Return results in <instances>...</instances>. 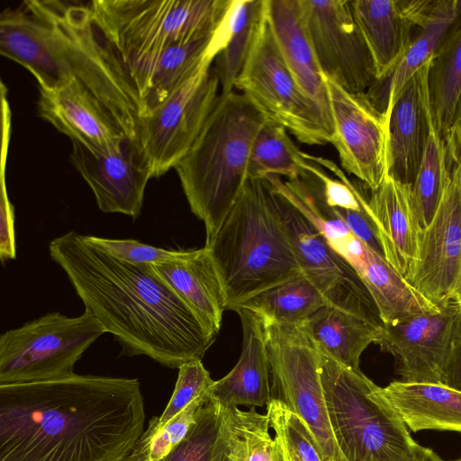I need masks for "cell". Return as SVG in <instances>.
Masks as SVG:
<instances>
[{"label":"cell","instance_id":"cell-1","mask_svg":"<svg viewBox=\"0 0 461 461\" xmlns=\"http://www.w3.org/2000/svg\"><path fill=\"white\" fill-rule=\"evenodd\" d=\"M145 418L136 378L74 373L0 384V461H123Z\"/></svg>","mask_w":461,"mask_h":461},{"label":"cell","instance_id":"cell-2","mask_svg":"<svg viewBox=\"0 0 461 461\" xmlns=\"http://www.w3.org/2000/svg\"><path fill=\"white\" fill-rule=\"evenodd\" d=\"M85 311L111 333L127 357L146 356L179 368L202 360L217 335L152 270L122 261L74 230L49 244Z\"/></svg>","mask_w":461,"mask_h":461},{"label":"cell","instance_id":"cell-3","mask_svg":"<svg viewBox=\"0 0 461 461\" xmlns=\"http://www.w3.org/2000/svg\"><path fill=\"white\" fill-rule=\"evenodd\" d=\"M0 52L29 70L38 88L76 83L130 138L144 106L131 77L96 26L89 3L26 0L0 14Z\"/></svg>","mask_w":461,"mask_h":461},{"label":"cell","instance_id":"cell-4","mask_svg":"<svg viewBox=\"0 0 461 461\" xmlns=\"http://www.w3.org/2000/svg\"><path fill=\"white\" fill-rule=\"evenodd\" d=\"M209 248L220 274L226 310L303 272L283 224L273 185L249 176Z\"/></svg>","mask_w":461,"mask_h":461},{"label":"cell","instance_id":"cell-5","mask_svg":"<svg viewBox=\"0 0 461 461\" xmlns=\"http://www.w3.org/2000/svg\"><path fill=\"white\" fill-rule=\"evenodd\" d=\"M266 121L241 93L220 94L200 134L175 169L209 244L249 177L254 140Z\"/></svg>","mask_w":461,"mask_h":461},{"label":"cell","instance_id":"cell-6","mask_svg":"<svg viewBox=\"0 0 461 461\" xmlns=\"http://www.w3.org/2000/svg\"><path fill=\"white\" fill-rule=\"evenodd\" d=\"M232 0H93L96 26L135 84L149 90L160 56L170 47L214 32Z\"/></svg>","mask_w":461,"mask_h":461},{"label":"cell","instance_id":"cell-7","mask_svg":"<svg viewBox=\"0 0 461 461\" xmlns=\"http://www.w3.org/2000/svg\"><path fill=\"white\" fill-rule=\"evenodd\" d=\"M321 379L331 427L347 461H396L420 444L376 385L321 349Z\"/></svg>","mask_w":461,"mask_h":461},{"label":"cell","instance_id":"cell-8","mask_svg":"<svg viewBox=\"0 0 461 461\" xmlns=\"http://www.w3.org/2000/svg\"><path fill=\"white\" fill-rule=\"evenodd\" d=\"M264 324L271 400L282 402L304 421L318 444L322 461H347L328 412L321 379L320 347L303 321Z\"/></svg>","mask_w":461,"mask_h":461},{"label":"cell","instance_id":"cell-9","mask_svg":"<svg viewBox=\"0 0 461 461\" xmlns=\"http://www.w3.org/2000/svg\"><path fill=\"white\" fill-rule=\"evenodd\" d=\"M106 332L88 312H49L0 337V384L57 379L74 374L84 352Z\"/></svg>","mask_w":461,"mask_h":461},{"label":"cell","instance_id":"cell-10","mask_svg":"<svg viewBox=\"0 0 461 461\" xmlns=\"http://www.w3.org/2000/svg\"><path fill=\"white\" fill-rule=\"evenodd\" d=\"M234 88L262 113L307 145L330 143L333 128L289 69L266 16Z\"/></svg>","mask_w":461,"mask_h":461},{"label":"cell","instance_id":"cell-11","mask_svg":"<svg viewBox=\"0 0 461 461\" xmlns=\"http://www.w3.org/2000/svg\"><path fill=\"white\" fill-rule=\"evenodd\" d=\"M213 61L204 64L163 103L142 115L137 138L152 178L175 168L200 134L220 95Z\"/></svg>","mask_w":461,"mask_h":461},{"label":"cell","instance_id":"cell-12","mask_svg":"<svg viewBox=\"0 0 461 461\" xmlns=\"http://www.w3.org/2000/svg\"><path fill=\"white\" fill-rule=\"evenodd\" d=\"M275 191L283 224L301 268L327 305L384 327L371 294L352 266L296 206Z\"/></svg>","mask_w":461,"mask_h":461},{"label":"cell","instance_id":"cell-13","mask_svg":"<svg viewBox=\"0 0 461 461\" xmlns=\"http://www.w3.org/2000/svg\"><path fill=\"white\" fill-rule=\"evenodd\" d=\"M299 3L322 75L350 94H366L377 81L376 70L349 0Z\"/></svg>","mask_w":461,"mask_h":461},{"label":"cell","instance_id":"cell-14","mask_svg":"<svg viewBox=\"0 0 461 461\" xmlns=\"http://www.w3.org/2000/svg\"><path fill=\"white\" fill-rule=\"evenodd\" d=\"M299 209L356 270L371 294L384 325L439 311L383 257L356 237L341 219L326 215L312 204L302 203Z\"/></svg>","mask_w":461,"mask_h":461},{"label":"cell","instance_id":"cell-15","mask_svg":"<svg viewBox=\"0 0 461 461\" xmlns=\"http://www.w3.org/2000/svg\"><path fill=\"white\" fill-rule=\"evenodd\" d=\"M333 136L342 168L371 191L388 176V119L366 94L354 95L324 77Z\"/></svg>","mask_w":461,"mask_h":461},{"label":"cell","instance_id":"cell-16","mask_svg":"<svg viewBox=\"0 0 461 461\" xmlns=\"http://www.w3.org/2000/svg\"><path fill=\"white\" fill-rule=\"evenodd\" d=\"M460 325L459 310L450 301L438 312L384 325L378 345L394 357L402 381L446 384Z\"/></svg>","mask_w":461,"mask_h":461},{"label":"cell","instance_id":"cell-17","mask_svg":"<svg viewBox=\"0 0 461 461\" xmlns=\"http://www.w3.org/2000/svg\"><path fill=\"white\" fill-rule=\"evenodd\" d=\"M71 143L70 161L93 191L98 208L139 217L152 173L138 138L125 137L118 146L104 151Z\"/></svg>","mask_w":461,"mask_h":461},{"label":"cell","instance_id":"cell-18","mask_svg":"<svg viewBox=\"0 0 461 461\" xmlns=\"http://www.w3.org/2000/svg\"><path fill=\"white\" fill-rule=\"evenodd\" d=\"M461 267V171L451 180L429 225L423 230L420 259L411 284L438 307L451 301Z\"/></svg>","mask_w":461,"mask_h":461},{"label":"cell","instance_id":"cell-19","mask_svg":"<svg viewBox=\"0 0 461 461\" xmlns=\"http://www.w3.org/2000/svg\"><path fill=\"white\" fill-rule=\"evenodd\" d=\"M430 60L405 83L385 113L388 176L409 185L418 175L433 121L428 87Z\"/></svg>","mask_w":461,"mask_h":461},{"label":"cell","instance_id":"cell-20","mask_svg":"<svg viewBox=\"0 0 461 461\" xmlns=\"http://www.w3.org/2000/svg\"><path fill=\"white\" fill-rule=\"evenodd\" d=\"M384 259L410 283L420 259L422 228L411 198V185L387 176L367 199Z\"/></svg>","mask_w":461,"mask_h":461},{"label":"cell","instance_id":"cell-21","mask_svg":"<svg viewBox=\"0 0 461 461\" xmlns=\"http://www.w3.org/2000/svg\"><path fill=\"white\" fill-rule=\"evenodd\" d=\"M37 113L71 141L95 151L115 148L127 137L116 122L76 83L39 88Z\"/></svg>","mask_w":461,"mask_h":461},{"label":"cell","instance_id":"cell-22","mask_svg":"<svg viewBox=\"0 0 461 461\" xmlns=\"http://www.w3.org/2000/svg\"><path fill=\"white\" fill-rule=\"evenodd\" d=\"M237 312L243 336L240 357L229 374L214 381L207 394L225 407H267L271 401V383L265 324L261 317L246 308Z\"/></svg>","mask_w":461,"mask_h":461},{"label":"cell","instance_id":"cell-23","mask_svg":"<svg viewBox=\"0 0 461 461\" xmlns=\"http://www.w3.org/2000/svg\"><path fill=\"white\" fill-rule=\"evenodd\" d=\"M266 16L297 83L332 125L327 86L304 25L299 0H266Z\"/></svg>","mask_w":461,"mask_h":461},{"label":"cell","instance_id":"cell-24","mask_svg":"<svg viewBox=\"0 0 461 461\" xmlns=\"http://www.w3.org/2000/svg\"><path fill=\"white\" fill-rule=\"evenodd\" d=\"M355 21L372 55L377 81L400 63L420 28L401 0H349Z\"/></svg>","mask_w":461,"mask_h":461},{"label":"cell","instance_id":"cell-25","mask_svg":"<svg viewBox=\"0 0 461 461\" xmlns=\"http://www.w3.org/2000/svg\"><path fill=\"white\" fill-rule=\"evenodd\" d=\"M150 267L194 311L204 325L218 335L227 302L210 249L204 246L190 250L182 260Z\"/></svg>","mask_w":461,"mask_h":461},{"label":"cell","instance_id":"cell-26","mask_svg":"<svg viewBox=\"0 0 461 461\" xmlns=\"http://www.w3.org/2000/svg\"><path fill=\"white\" fill-rule=\"evenodd\" d=\"M380 393L410 431L461 433V391L447 384L393 381Z\"/></svg>","mask_w":461,"mask_h":461},{"label":"cell","instance_id":"cell-27","mask_svg":"<svg viewBox=\"0 0 461 461\" xmlns=\"http://www.w3.org/2000/svg\"><path fill=\"white\" fill-rule=\"evenodd\" d=\"M229 14L230 10L214 32L186 43L172 46L160 56L143 99L142 115L163 103L204 64L214 60L228 39Z\"/></svg>","mask_w":461,"mask_h":461},{"label":"cell","instance_id":"cell-28","mask_svg":"<svg viewBox=\"0 0 461 461\" xmlns=\"http://www.w3.org/2000/svg\"><path fill=\"white\" fill-rule=\"evenodd\" d=\"M460 11L461 0H438L400 63L386 78L375 82L366 93L380 111L386 113L405 83L432 59Z\"/></svg>","mask_w":461,"mask_h":461},{"label":"cell","instance_id":"cell-29","mask_svg":"<svg viewBox=\"0 0 461 461\" xmlns=\"http://www.w3.org/2000/svg\"><path fill=\"white\" fill-rule=\"evenodd\" d=\"M303 323L324 353L354 371H361L362 353L371 344H378L383 332V327L327 304Z\"/></svg>","mask_w":461,"mask_h":461},{"label":"cell","instance_id":"cell-30","mask_svg":"<svg viewBox=\"0 0 461 461\" xmlns=\"http://www.w3.org/2000/svg\"><path fill=\"white\" fill-rule=\"evenodd\" d=\"M428 87L434 125L446 141L461 95V11L430 60Z\"/></svg>","mask_w":461,"mask_h":461},{"label":"cell","instance_id":"cell-31","mask_svg":"<svg viewBox=\"0 0 461 461\" xmlns=\"http://www.w3.org/2000/svg\"><path fill=\"white\" fill-rule=\"evenodd\" d=\"M265 10L266 0H232L228 39L212 63L220 83V94L233 91L254 45Z\"/></svg>","mask_w":461,"mask_h":461},{"label":"cell","instance_id":"cell-32","mask_svg":"<svg viewBox=\"0 0 461 461\" xmlns=\"http://www.w3.org/2000/svg\"><path fill=\"white\" fill-rule=\"evenodd\" d=\"M326 302L302 272L245 302L246 308L257 313L266 323H293L307 320Z\"/></svg>","mask_w":461,"mask_h":461},{"label":"cell","instance_id":"cell-33","mask_svg":"<svg viewBox=\"0 0 461 461\" xmlns=\"http://www.w3.org/2000/svg\"><path fill=\"white\" fill-rule=\"evenodd\" d=\"M228 407L207 399L183 440L159 461H226Z\"/></svg>","mask_w":461,"mask_h":461},{"label":"cell","instance_id":"cell-34","mask_svg":"<svg viewBox=\"0 0 461 461\" xmlns=\"http://www.w3.org/2000/svg\"><path fill=\"white\" fill-rule=\"evenodd\" d=\"M267 414L228 407L226 461H285L282 447L269 433Z\"/></svg>","mask_w":461,"mask_h":461},{"label":"cell","instance_id":"cell-35","mask_svg":"<svg viewBox=\"0 0 461 461\" xmlns=\"http://www.w3.org/2000/svg\"><path fill=\"white\" fill-rule=\"evenodd\" d=\"M451 180L445 140L431 122L424 156L414 183L411 198L422 230L431 222Z\"/></svg>","mask_w":461,"mask_h":461},{"label":"cell","instance_id":"cell-36","mask_svg":"<svg viewBox=\"0 0 461 461\" xmlns=\"http://www.w3.org/2000/svg\"><path fill=\"white\" fill-rule=\"evenodd\" d=\"M287 131L283 125L266 118L252 146L249 176H300L306 159Z\"/></svg>","mask_w":461,"mask_h":461},{"label":"cell","instance_id":"cell-37","mask_svg":"<svg viewBox=\"0 0 461 461\" xmlns=\"http://www.w3.org/2000/svg\"><path fill=\"white\" fill-rule=\"evenodd\" d=\"M266 414L285 461H322L318 444L304 421L282 402L272 399Z\"/></svg>","mask_w":461,"mask_h":461},{"label":"cell","instance_id":"cell-38","mask_svg":"<svg viewBox=\"0 0 461 461\" xmlns=\"http://www.w3.org/2000/svg\"><path fill=\"white\" fill-rule=\"evenodd\" d=\"M207 399V392L193 401L179 414L148 437L140 436L123 461H159L186 436L196 420V411Z\"/></svg>","mask_w":461,"mask_h":461},{"label":"cell","instance_id":"cell-39","mask_svg":"<svg viewBox=\"0 0 461 461\" xmlns=\"http://www.w3.org/2000/svg\"><path fill=\"white\" fill-rule=\"evenodd\" d=\"M214 380L203 366L202 360L196 359L185 363L178 368L175 389L166 408L159 417H153L142 437L155 433L159 428L179 414L196 398L204 394Z\"/></svg>","mask_w":461,"mask_h":461},{"label":"cell","instance_id":"cell-40","mask_svg":"<svg viewBox=\"0 0 461 461\" xmlns=\"http://www.w3.org/2000/svg\"><path fill=\"white\" fill-rule=\"evenodd\" d=\"M86 240L92 245L103 249L112 256L140 266H155L170 264L185 258L190 250L166 249L127 239H107L93 235H85Z\"/></svg>","mask_w":461,"mask_h":461},{"label":"cell","instance_id":"cell-41","mask_svg":"<svg viewBox=\"0 0 461 461\" xmlns=\"http://www.w3.org/2000/svg\"><path fill=\"white\" fill-rule=\"evenodd\" d=\"M16 257L14 208L11 203L5 186V169L1 170L0 198V258L4 264Z\"/></svg>","mask_w":461,"mask_h":461},{"label":"cell","instance_id":"cell-42","mask_svg":"<svg viewBox=\"0 0 461 461\" xmlns=\"http://www.w3.org/2000/svg\"><path fill=\"white\" fill-rule=\"evenodd\" d=\"M445 142L449 167L453 165L461 171V95Z\"/></svg>","mask_w":461,"mask_h":461},{"label":"cell","instance_id":"cell-43","mask_svg":"<svg viewBox=\"0 0 461 461\" xmlns=\"http://www.w3.org/2000/svg\"><path fill=\"white\" fill-rule=\"evenodd\" d=\"M446 384L461 391V325L455 342Z\"/></svg>","mask_w":461,"mask_h":461},{"label":"cell","instance_id":"cell-44","mask_svg":"<svg viewBox=\"0 0 461 461\" xmlns=\"http://www.w3.org/2000/svg\"><path fill=\"white\" fill-rule=\"evenodd\" d=\"M396 461H443V459L432 449L419 445L413 452Z\"/></svg>","mask_w":461,"mask_h":461},{"label":"cell","instance_id":"cell-45","mask_svg":"<svg viewBox=\"0 0 461 461\" xmlns=\"http://www.w3.org/2000/svg\"><path fill=\"white\" fill-rule=\"evenodd\" d=\"M451 301L457 306L461 314V267L452 292Z\"/></svg>","mask_w":461,"mask_h":461},{"label":"cell","instance_id":"cell-46","mask_svg":"<svg viewBox=\"0 0 461 461\" xmlns=\"http://www.w3.org/2000/svg\"><path fill=\"white\" fill-rule=\"evenodd\" d=\"M443 461H447V460H444ZM447 461H461V457L460 458H456V459H453V460H447Z\"/></svg>","mask_w":461,"mask_h":461}]
</instances>
